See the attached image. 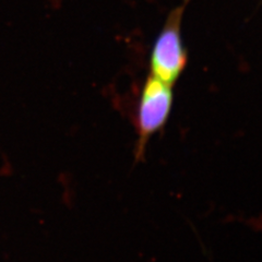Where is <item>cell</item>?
<instances>
[{"label":"cell","mask_w":262,"mask_h":262,"mask_svg":"<svg viewBox=\"0 0 262 262\" xmlns=\"http://www.w3.org/2000/svg\"><path fill=\"white\" fill-rule=\"evenodd\" d=\"M171 88L152 75L145 81L136 120L138 134L135 149L136 162L144 160L150 139L162 130L168 120L174 100Z\"/></svg>","instance_id":"1"},{"label":"cell","mask_w":262,"mask_h":262,"mask_svg":"<svg viewBox=\"0 0 262 262\" xmlns=\"http://www.w3.org/2000/svg\"><path fill=\"white\" fill-rule=\"evenodd\" d=\"M184 7L175 9L166 21L152 48L151 75L173 86L186 67L187 54L180 35Z\"/></svg>","instance_id":"2"}]
</instances>
